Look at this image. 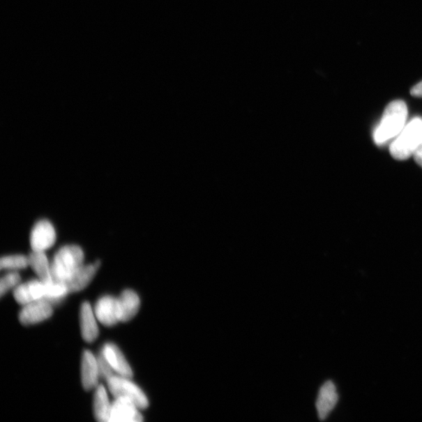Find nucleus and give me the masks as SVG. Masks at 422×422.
<instances>
[{
	"mask_svg": "<svg viewBox=\"0 0 422 422\" xmlns=\"http://www.w3.org/2000/svg\"><path fill=\"white\" fill-rule=\"evenodd\" d=\"M407 119V107L402 100L389 103L383 113L379 125L374 133V141L378 146L387 144L401 133L405 127Z\"/></svg>",
	"mask_w": 422,
	"mask_h": 422,
	"instance_id": "1",
	"label": "nucleus"
},
{
	"mask_svg": "<svg viewBox=\"0 0 422 422\" xmlns=\"http://www.w3.org/2000/svg\"><path fill=\"white\" fill-rule=\"evenodd\" d=\"M84 252L77 245H66L56 253L51 264L54 281L63 282L79 270L84 263Z\"/></svg>",
	"mask_w": 422,
	"mask_h": 422,
	"instance_id": "2",
	"label": "nucleus"
},
{
	"mask_svg": "<svg viewBox=\"0 0 422 422\" xmlns=\"http://www.w3.org/2000/svg\"><path fill=\"white\" fill-rule=\"evenodd\" d=\"M422 145V119L415 118L407 123L392 142L389 151L395 159L407 160Z\"/></svg>",
	"mask_w": 422,
	"mask_h": 422,
	"instance_id": "3",
	"label": "nucleus"
},
{
	"mask_svg": "<svg viewBox=\"0 0 422 422\" xmlns=\"http://www.w3.org/2000/svg\"><path fill=\"white\" fill-rule=\"evenodd\" d=\"M129 379L121 375H113L107 380L109 391L116 398L128 400L139 409H146L149 406L146 395Z\"/></svg>",
	"mask_w": 422,
	"mask_h": 422,
	"instance_id": "4",
	"label": "nucleus"
},
{
	"mask_svg": "<svg viewBox=\"0 0 422 422\" xmlns=\"http://www.w3.org/2000/svg\"><path fill=\"white\" fill-rule=\"evenodd\" d=\"M56 232L50 220L42 219L32 228L30 244L32 251L45 252L53 246L56 242Z\"/></svg>",
	"mask_w": 422,
	"mask_h": 422,
	"instance_id": "5",
	"label": "nucleus"
},
{
	"mask_svg": "<svg viewBox=\"0 0 422 422\" xmlns=\"http://www.w3.org/2000/svg\"><path fill=\"white\" fill-rule=\"evenodd\" d=\"M53 311L52 304L45 299H40L24 305L19 319L24 326H29L48 319L53 315Z\"/></svg>",
	"mask_w": 422,
	"mask_h": 422,
	"instance_id": "6",
	"label": "nucleus"
},
{
	"mask_svg": "<svg viewBox=\"0 0 422 422\" xmlns=\"http://www.w3.org/2000/svg\"><path fill=\"white\" fill-rule=\"evenodd\" d=\"M95 315L97 319L106 326H112L121 322L119 299L110 296L100 299L96 304Z\"/></svg>",
	"mask_w": 422,
	"mask_h": 422,
	"instance_id": "7",
	"label": "nucleus"
},
{
	"mask_svg": "<svg viewBox=\"0 0 422 422\" xmlns=\"http://www.w3.org/2000/svg\"><path fill=\"white\" fill-rule=\"evenodd\" d=\"M131 401L116 398L112 405L110 422H140L144 421L142 414Z\"/></svg>",
	"mask_w": 422,
	"mask_h": 422,
	"instance_id": "8",
	"label": "nucleus"
},
{
	"mask_svg": "<svg viewBox=\"0 0 422 422\" xmlns=\"http://www.w3.org/2000/svg\"><path fill=\"white\" fill-rule=\"evenodd\" d=\"M100 266V262H96L92 264L83 265L75 274L63 282L65 287H67L68 293L80 292L88 287V285L93 280Z\"/></svg>",
	"mask_w": 422,
	"mask_h": 422,
	"instance_id": "9",
	"label": "nucleus"
},
{
	"mask_svg": "<svg viewBox=\"0 0 422 422\" xmlns=\"http://www.w3.org/2000/svg\"><path fill=\"white\" fill-rule=\"evenodd\" d=\"M102 354L112 366L114 371L119 375L132 379L133 372L129 363L121 353L120 349L113 343H107L103 347Z\"/></svg>",
	"mask_w": 422,
	"mask_h": 422,
	"instance_id": "10",
	"label": "nucleus"
},
{
	"mask_svg": "<svg viewBox=\"0 0 422 422\" xmlns=\"http://www.w3.org/2000/svg\"><path fill=\"white\" fill-rule=\"evenodd\" d=\"M99 377L100 371L97 359L89 350H84L82 361V381L84 389L91 391L97 387Z\"/></svg>",
	"mask_w": 422,
	"mask_h": 422,
	"instance_id": "11",
	"label": "nucleus"
},
{
	"mask_svg": "<svg viewBox=\"0 0 422 422\" xmlns=\"http://www.w3.org/2000/svg\"><path fill=\"white\" fill-rule=\"evenodd\" d=\"M14 295L19 303L26 305L45 297V285L41 280L30 281L18 285Z\"/></svg>",
	"mask_w": 422,
	"mask_h": 422,
	"instance_id": "12",
	"label": "nucleus"
},
{
	"mask_svg": "<svg viewBox=\"0 0 422 422\" xmlns=\"http://www.w3.org/2000/svg\"><path fill=\"white\" fill-rule=\"evenodd\" d=\"M338 400L336 386L332 382H328L320 389L316 402L318 416L322 420L326 419L333 410Z\"/></svg>",
	"mask_w": 422,
	"mask_h": 422,
	"instance_id": "13",
	"label": "nucleus"
},
{
	"mask_svg": "<svg viewBox=\"0 0 422 422\" xmlns=\"http://www.w3.org/2000/svg\"><path fill=\"white\" fill-rule=\"evenodd\" d=\"M95 315L90 303L84 302L81 308V330L83 339L87 342L95 341L99 336Z\"/></svg>",
	"mask_w": 422,
	"mask_h": 422,
	"instance_id": "14",
	"label": "nucleus"
},
{
	"mask_svg": "<svg viewBox=\"0 0 422 422\" xmlns=\"http://www.w3.org/2000/svg\"><path fill=\"white\" fill-rule=\"evenodd\" d=\"M121 308V322H127L132 320L138 313L140 307V299L133 290L127 289L123 292L119 298Z\"/></svg>",
	"mask_w": 422,
	"mask_h": 422,
	"instance_id": "15",
	"label": "nucleus"
},
{
	"mask_svg": "<svg viewBox=\"0 0 422 422\" xmlns=\"http://www.w3.org/2000/svg\"><path fill=\"white\" fill-rule=\"evenodd\" d=\"M29 258V265L43 282L50 283L54 282L51 266L45 252L32 251Z\"/></svg>",
	"mask_w": 422,
	"mask_h": 422,
	"instance_id": "16",
	"label": "nucleus"
},
{
	"mask_svg": "<svg viewBox=\"0 0 422 422\" xmlns=\"http://www.w3.org/2000/svg\"><path fill=\"white\" fill-rule=\"evenodd\" d=\"M112 405L110 404L108 395L105 386L98 385L94 395V413L97 421L107 422L110 420Z\"/></svg>",
	"mask_w": 422,
	"mask_h": 422,
	"instance_id": "17",
	"label": "nucleus"
},
{
	"mask_svg": "<svg viewBox=\"0 0 422 422\" xmlns=\"http://www.w3.org/2000/svg\"><path fill=\"white\" fill-rule=\"evenodd\" d=\"M29 266V258L24 255L6 256L0 261L1 269H24Z\"/></svg>",
	"mask_w": 422,
	"mask_h": 422,
	"instance_id": "18",
	"label": "nucleus"
},
{
	"mask_svg": "<svg viewBox=\"0 0 422 422\" xmlns=\"http://www.w3.org/2000/svg\"><path fill=\"white\" fill-rule=\"evenodd\" d=\"M20 281L21 276L16 272H13V273H9L3 277L1 282H0V294H1V296L10 289L15 287Z\"/></svg>",
	"mask_w": 422,
	"mask_h": 422,
	"instance_id": "19",
	"label": "nucleus"
},
{
	"mask_svg": "<svg viewBox=\"0 0 422 422\" xmlns=\"http://www.w3.org/2000/svg\"><path fill=\"white\" fill-rule=\"evenodd\" d=\"M97 362H98L100 376H101L102 378L105 379L107 381L110 377H112L114 375L112 372L113 368L110 366V363L103 354L98 356V358H97Z\"/></svg>",
	"mask_w": 422,
	"mask_h": 422,
	"instance_id": "20",
	"label": "nucleus"
},
{
	"mask_svg": "<svg viewBox=\"0 0 422 422\" xmlns=\"http://www.w3.org/2000/svg\"><path fill=\"white\" fill-rule=\"evenodd\" d=\"M411 94L415 97H421L422 98V81L412 89Z\"/></svg>",
	"mask_w": 422,
	"mask_h": 422,
	"instance_id": "21",
	"label": "nucleus"
},
{
	"mask_svg": "<svg viewBox=\"0 0 422 422\" xmlns=\"http://www.w3.org/2000/svg\"><path fill=\"white\" fill-rule=\"evenodd\" d=\"M415 161L422 168V145L413 154Z\"/></svg>",
	"mask_w": 422,
	"mask_h": 422,
	"instance_id": "22",
	"label": "nucleus"
}]
</instances>
